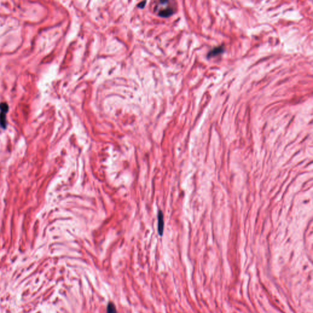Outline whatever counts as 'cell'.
<instances>
[{
  "label": "cell",
  "instance_id": "6da1fadb",
  "mask_svg": "<svg viewBox=\"0 0 313 313\" xmlns=\"http://www.w3.org/2000/svg\"><path fill=\"white\" fill-rule=\"evenodd\" d=\"M164 218H163V214L161 212V211H159L158 213V224H157V228H158V234L162 235L164 231Z\"/></svg>",
  "mask_w": 313,
  "mask_h": 313
},
{
  "label": "cell",
  "instance_id": "7a4b0ae2",
  "mask_svg": "<svg viewBox=\"0 0 313 313\" xmlns=\"http://www.w3.org/2000/svg\"><path fill=\"white\" fill-rule=\"evenodd\" d=\"M223 51H224L223 46H219V47H215L214 49H212V50H211L208 53V55L207 56H208V57H214V56H216L217 55H219V54L221 53Z\"/></svg>",
  "mask_w": 313,
  "mask_h": 313
},
{
  "label": "cell",
  "instance_id": "3957f363",
  "mask_svg": "<svg viewBox=\"0 0 313 313\" xmlns=\"http://www.w3.org/2000/svg\"><path fill=\"white\" fill-rule=\"evenodd\" d=\"M0 126L2 129H6L7 127L6 113L4 112L0 113Z\"/></svg>",
  "mask_w": 313,
  "mask_h": 313
},
{
  "label": "cell",
  "instance_id": "277c9868",
  "mask_svg": "<svg viewBox=\"0 0 313 313\" xmlns=\"http://www.w3.org/2000/svg\"><path fill=\"white\" fill-rule=\"evenodd\" d=\"M107 313H117L116 306L112 302L109 303L108 305Z\"/></svg>",
  "mask_w": 313,
  "mask_h": 313
},
{
  "label": "cell",
  "instance_id": "5b68a950",
  "mask_svg": "<svg viewBox=\"0 0 313 313\" xmlns=\"http://www.w3.org/2000/svg\"><path fill=\"white\" fill-rule=\"evenodd\" d=\"M0 110H1V112H4V113H7V112L9 110L8 105L5 102L1 103H0Z\"/></svg>",
  "mask_w": 313,
  "mask_h": 313
}]
</instances>
